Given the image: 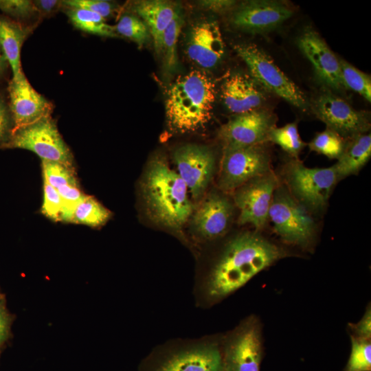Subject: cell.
<instances>
[{"mask_svg": "<svg viewBox=\"0 0 371 371\" xmlns=\"http://www.w3.org/2000/svg\"><path fill=\"white\" fill-rule=\"evenodd\" d=\"M339 63L341 78L345 87L355 91L370 102V76L359 70L344 60L339 59Z\"/></svg>", "mask_w": 371, "mask_h": 371, "instance_id": "32", "label": "cell"}, {"mask_svg": "<svg viewBox=\"0 0 371 371\" xmlns=\"http://www.w3.org/2000/svg\"><path fill=\"white\" fill-rule=\"evenodd\" d=\"M69 21L76 29L97 36L115 38L119 36L114 25L106 23V20L97 13L79 8L63 7Z\"/></svg>", "mask_w": 371, "mask_h": 371, "instance_id": "24", "label": "cell"}, {"mask_svg": "<svg viewBox=\"0 0 371 371\" xmlns=\"http://www.w3.org/2000/svg\"><path fill=\"white\" fill-rule=\"evenodd\" d=\"M182 25L183 19L179 11L163 35L160 54L164 56V66L168 71L174 70L177 65V43Z\"/></svg>", "mask_w": 371, "mask_h": 371, "instance_id": "30", "label": "cell"}, {"mask_svg": "<svg viewBox=\"0 0 371 371\" xmlns=\"http://www.w3.org/2000/svg\"><path fill=\"white\" fill-rule=\"evenodd\" d=\"M216 98L215 85L204 72L193 70L170 85L166 100L168 125L188 133L203 128L210 121Z\"/></svg>", "mask_w": 371, "mask_h": 371, "instance_id": "3", "label": "cell"}, {"mask_svg": "<svg viewBox=\"0 0 371 371\" xmlns=\"http://www.w3.org/2000/svg\"><path fill=\"white\" fill-rule=\"evenodd\" d=\"M188 188L165 158L154 157L142 181V194L153 218L163 226L179 229L192 212Z\"/></svg>", "mask_w": 371, "mask_h": 371, "instance_id": "2", "label": "cell"}, {"mask_svg": "<svg viewBox=\"0 0 371 371\" xmlns=\"http://www.w3.org/2000/svg\"><path fill=\"white\" fill-rule=\"evenodd\" d=\"M234 49L254 80L294 106L303 111L307 109L308 102L302 91L264 51L252 44L236 45Z\"/></svg>", "mask_w": 371, "mask_h": 371, "instance_id": "9", "label": "cell"}, {"mask_svg": "<svg viewBox=\"0 0 371 371\" xmlns=\"http://www.w3.org/2000/svg\"><path fill=\"white\" fill-rule=\"evenodd\" d=\"M43 181L55 189L65 186H80L76 170L61 164L41 160Z\"/></svg>", "mask_w": 371, "mask_h": 371, "instance_id": "31", "label": "cell"}, {"mask_svg": "<svg viewBox=\"0 0 371 371\" xmlns=\"http://www.w3.org/2000/svg\"><path fill=\"white\" fill-rule=\"evenodd\" d=\"M312 109L326 128L345 139L365 134L370 128L367 113L355 110L346 101L330 92L319 94L315 99Z\"/></svg>", "mask_w": 371, "mask_h": 371, "instance_id": "11", "label": "cell"}, {"mask_svg": "<svg viewBox=\"0 0 371 371\" xmlns=\"http://www.w3.org/2000/svg\"><path fill=\"white\" fill-rule=\"evenodd\" d=\"M234 3L232 1H205L203 5L215 12H223L230 8Z\"/></svg>", "mask_w": 371, "mask_h": 371, "instance_id": "40", "label": "cell"}, {"mask_svg": "<svg viewBox=\"0 0 371 371\" xmlns=\"http://www.w3.org/2000/svg\"><path fill=\"white\" fill-rule=\"evenodd\" d=\"M63 6L83 8L98 14L104 19L111 17L117 10L116 5L109 1L104 0H65Z\"/></svg>", "mask_w": 371, "mask_h": 371, "instance_id": "36", "label": "cell"}, {"mask_svg": "<svg viewBox=\"0 0 371 371\" xmlns=\"http://www.w3.org/2000/svg\"><path fill=\"white\" fill-rule=\"evenodd\" d=\"M277 186L275 175L269 172L236 189L234 201L240 211L238 223L249 224L256 229H262L269 218L271 199Z\"/></svg>", "mask_w": 371, "mask_h": 371, "instance_id": "12", "label": "cell"}, {"mask_svg": "<svg viewBox=\"0 0 371 371\" xmlns=\"http://www.w3.org/2000/svg\"><path fill=\"white\" fill-rule=\"evenodd\" d=\"M346 144L344 138L326 128V130L317 133L308 146L312 151L324 155L329 159H338Z\"/></svg>", "mask_w": 371, "mask_h": 371, "instance_id": "29", "label": "cell"}, {"mask_svg": "<svg viewBox=\"0 0 371 371\" xmlns=\"http://www.w3.org/2000/svg\"><path fill=\"white\" fill-rule=\"evenodd\" d=\"M269 218L284 242L306 247L312 241L315 229L313 219L284 186H277L273 192Z\"/></svg>", "mask_w": 371, "mask_h": 371, "instance_id": "8", "label": "cell"}, {"mask_svg": "<svg viewBox=\"0 0 371 371\" xmlns=\"http://www.w3.org/2000/svg\"><path fill=\"white\" fill-rule=\"evenodd\" d=\"M285 179L290 193L306 209L319 211L325 207L338 181L334 166L308 168L297 159L288 162Z\"/></svg>", "mask_w": 371, "mask_h": 371, "instance_id": "7", "label": "cell"}, {"mask_svg": "<svg viewBox=\"0 0 371 371\" xmlns=\"http://www.w3.org/2000/svg\"><path fill=\"white\" fill-rule=\"evenodd\" d=\"M221 337L177 338L156 346L139 371H221Z\"/></svg>", "mask_w": 371, "mask_h": 371, "instance_id": "4", "label": "cell"}, {"mask_svg": "<svg viewBox=\"0 0 371 371\" xmlns=\"http://www.w3.org/2000/svg\"><path fill=\"white\" fill-rule=\"evenodd\" d=\"M351 353L346 371H370V339L351 336Z\"/></svg>", "mask_w": 371, "mask_h": 371, "instance_id": "33", "label": "cell"}, {"mask_svg": "<svg viewBox=\"0 0 371 371\" xmlns=\"http://www.w3.org/2000/svg\"><path fill=\"white\" fill-rule=\"evenodd\" d=\"M284 256L281 248L256 232L234 236L198 273L193 286L196 306H213Z\"/></svg>", "mask_w": 371, "mask_h": 371, "instance_id": "1", "label": "cell"}, {"mask_svg": "<svg viewBox=\"0 0 371 371\" xmlns=\"http://www.w3.org/2000/svg\"><path fill=\"white\" fill-rule=\"evenodd\" d=\"M225 45L218 24L203 21L192 29L187 44L188 57L204 68L214 67L221 59Z\"/></svg>", "mask_w": 371, "mask_h": 371, "instance_id": "19", "label": "cell"}, {"mask_svg": "<svg viewBox=\"0 0 371 371\" xmlns=\"http://www.w3.org/2000/svg\"><path fill=\"white\" fill-rule=\"evenodd\" d=\"M178 174L194 199L205 192L214 171L215 156L209 148L186 144L173 154Z\"/></svg>", "mask_w": 371, "mask_h": 371, "instance_id": "14", "label": "cell"}, {"mask_svg": "<svg viewBox=\"0 0 371 371\" xmlns=\"http://www.w3.org/2000/svg\"><path fill=\"white\" fill-rule=\"evenodd\" d=\"M133 9L143 19L150 34L155 49L160 54L164 33L179 8L167 1L146 0L135 2Z\"/></svg>", "mask_w": 371, "mask_h": 371, "instance_id": "21", "label": "cell"}, {"mask_svg": "<svg viewBox=\"0 0 371 371\" xmlns=\"http://www.w3.org/2000/svg\"><path fill=\"white\" fill-rule=\"evenodd\" d=\"M8 325L7 317L5 313L0 310V345L7 335Z\"/></svg>", "mask_w": 371, "mask_h": 371, "instance_id": "41", "label": "cell"}, {"mask_svg": "<svg viewBox=\"0 0 371 371\" xmlns=\"http://www.w3.org/2000/svg\"><path fill=\"white\" fill-rule=\"evenodd\" d=\"M267 140L280 146L294 159L298 157L306 146L300 137L296 122L289 123L282 127L273 126L269 133Z\"/></svg>", "mask_w": 371, "mask_h": 371, "instance_id": "26", "label": "cell"}, {"mask_svg": "<svg viewBox=\"0 0 371 371\" xmlns=\"http://www.w3.org/2000/svg\"><path fill=\"white\" fill-rule=\"evenodd\" d=\"M33 3L38 12L41 20L49 18L63 10V1L59 0H34Z\"/></svg>", "mask_w": 371, "mask_h": 371, "instance_id": "38", "label": "cell"}, {"mask_svg": "<svg viewBox=\"0 0 371 371\" xmlns=\"http://www.w3.org/2000/svg\"><path fill=\"white\" fill-rule=\"evenodd\" d=\"M111 216V212L95 197L85 194L76 206L70 223L97 228L104 225Z\"/></svg>", "mask_w": 371, "mask_h": 371, "instance_id": "25", "label": "cell"}, {"mask_svg": "<svg viewBox=\"0 0 371 371\" xmlns=\"http://www.w3.org/2000/svg\"><path fill=\"white\" fill-rule=\"evenodd\" d=\"M232 214V205L224 196L212 193L200 205L192 217V227L202 241H210L226 232Z\"/></svg>", "mask_w": 371, "mask_h": 371, "instance_id": "18", "label": "cell"}, {"mask_svg": "<svg viewBox=\"0 0 371 371\" xmlns=\"http://www.w3.org/2000/svg\"><path fill=\"white\" fill-rule=\"evenodd\" d=\"M0 10L9 18L31 26L36 27L41 21L33 1L0 0Z\"/></svg>", "mask_w": 371, "mask_h": 371, "instance_id": "27", "label": "cell"}, {"mask_svg": "<svg viewBox=\"0 0 371 371\" xmlns=\"http://www.w3.org/2000/svg\"><path fill=\"white\" fill-rule=\"evenodd\" d=\"M36 27L14 21L0 14V45L12 71V78L23 71L21 52L23 43Z\"/></svg>", "mask_w": 371, "mask_h": 371, "instance_id": "22", "label": "cell"}, {"mask_svg": "<svg viewBox=\"0 0 371 371\" xmlns=\"http://www.w3.org/2000/svg\"><path fill=\"white\" fill-rule=\"evenodd\" d=\"M8 67L10 65L0 45V81L5 77Z\"/></svg>", "mask_w": 371, "mask_h": 371, "instance_id": "42", "label": "cell"}, {"mask_svg": "<svg viewBox=\"0 0 371 371\" xmlns=\"http://www.w3.org/2000/svg\"><path fill=\"white\" fill-rule=\"evenodd\" d=\"M293 11L286 5L274 1H250L234 11L232 22L237 28L252 33L269 32L290 18Z\"/></svg>", "mask_w": 371, "mask_h": 371, "instance_id": "16", "label": "cell"}, {"mask_svg": "<svg viewBox=\"0 0 371 371\" xmlns=\"http://www.w3.org/2000/svg\"><path fill=\"white\" fill-rule=\"evenodd\" d=\"M14 130V123L8 102L0 91V147L10 139Z\"/></svg>", "mask_w": 371, "mask_h": 371, "instance_id": "37", "label": "cell"}, {"mask_svg": "<svg viewBox=\"0 0 371 371\" xmlns=\"http://www.w3.org/2000/svg\"><path fill=\"white\" fill-rule=\"evenodd\" d=\"M3 148L30 150L41 160L61 164L76 170L74 157L52 115L14 130Z\"/></svg>", "mask_w": 371, "mask_h": 371, "instance_id": "5", "label": "cell"}, {"mask_svg": "<svg viewBox=\"0 0 371 371\" xmlns=\"http://www.w3.org/2000/svg\"><path fill=\"white\" fill-rule=\"evenodd\" d=\"M8 93L14 129L52 115L53 104L32 87L23 71L9 82Z\"/></svg>", "mask_w": 371, "mask_h": 371, "instance_id": "15", "label": "cell"}, {"mask_svg": "<svg viewBox=\"0 0 371 371\" xmlns=\"http://www.w3.org/2000/svg\"><path fill=\"white\" fill-rule=\"evenodd\" d=\"M221 97L225 106L236 114L259 109L265 95L249 77L236 74L229 77L221 87Z\"/></svg>", "mask_w": 371, "mask_h": 371, "instance_id": "20", "label": "cell"}, {"mask_svg": "<svg viewBox=\"0 0 371 371\" xmlns=\"http://www.w3.org/2000/svg\"><path fill=\"white\" fill-rule=\"evenodd\" d=\"M221 371H260L262 339L258 318L250 316L221 337Z\"/></svg>", "mask_w": 371, "mask_h": 371, "instance_id": "6", "label": "cell"}, {"mask_svg": "<svg viewBox=\"0 0 371 371\" xmlns=\"http://www.w3.org/2000/svg\"><path fill=\"white\" fill-rule=\"evenodd\" d=\"M297 45L323 84L338 91L346 88L341 78L339 59L315 30L309 27L304 30L298 38Z\"/></svg>", "mask_w": 371, "mask_h": 371, "instance_id": "17", "label": "cell"}, {"mask_svg": "<svg viewBox=\"0 0 371 371\" xmlns=\"http://www.w3.org/2000/svg\"><path fill=\"white\" fill-rule=\"evenodd\" d=\"M117 34L135 42L139 47L148 43L150 34L142 20L132 14H124L114 25Z\"/></svg>", "mask_w": 371, "mask_h": 371, "instance_id": "28", "label": "cell"}, {"mask_svg": "<svg viewBox=\"0 0 371 371\" xmlns=\"http://www.w3.org/2000/svg\"><path fill=\"white\" fill-rule=\"evenodd\" d=\"M351 330L353 332L352 336L370 339L371 337V310L370 306H368L363 316L357 324H350Z\"/></svg>", "mask_w": 371, "mask_h": 371, "instance_id": "39", "label": "cell"}, {"mask_svg": "<svg viewBox=\"0 0 371 371\" xmlns=\"http://www.w3.org/2000/svg\"><path fill=\"white\" fill-rule=\"evenodd\" d=\"M260 145L224 148L218 179L221 190H236L250 180L271 172L269 153Z\"/></svg>", "mask_w": 371, "mask_h": 371, "instance_id": "10", "label": "cell"}, {"mask_svg": "<svg viewBox=\"0 0 371 371\" xmlns=\"http://www.w3.org/2000/svg\"><path fill=\"white\" fill-rule=\"evenodd\" d=\"M344 150L333 165L338 180L357 174L368 161L371 156V135L362 134L350 139Z\"/></svg>", "mask_w": 371, "mask_h": 371, "instance_id": "23", "label": "cell"}, {"mask_svg": "<svg viewBox=\"0 0 371 371\" xmlns=\"http://www.w3.org/2000/svg\"><path fill=\"white\" fill-rule=\"evenodd\" d=\"M275 115L265 109L236 114L221 128L218 136L224 148H238L261 144L267 141L275 126Z\"/></svg>", "mask_w": 371, "mask_h": 371, "instance_id": "13", "label": "cell"}, {"mask_svg": "<svg viewBox=\"0 0 371 371\" xmlns=\"http://www.w3.org/2000/svg\"><path fill=\"white\" fill-rule=\"evenodd\" d=\"M62 212V200L58 191L43 181V201L41 213L54 222H60Z\"/></svg>", "mask_w": 371, "mask_h": 371, "instance_id": "34", "label": "cell"}, {"mask_svg": "<svg viewBox=\"0 0 371 371\" xmlns=\"http://www.w3.org/2000/svg\"><path fill=\"white\" fill-rule=\"evenodd\" d=\"M63 204L60 222L70 223L73 212L85 194L80 186H65L56 189Z\"/></svg>", "mask_w": 371, "mask_h": 371, "instance_id": "35", "label": "cell"}]
</instances>
